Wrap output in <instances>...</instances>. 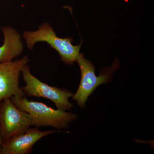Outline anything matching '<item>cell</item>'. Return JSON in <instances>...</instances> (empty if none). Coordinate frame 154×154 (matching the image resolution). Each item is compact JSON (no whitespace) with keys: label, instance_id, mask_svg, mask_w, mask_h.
<instances>
[{"label":"cell","instance_id":"obj_1","mask_svg":"<svg viewBox=\"0 0 154 154\" xmlns=\"http://www.w3.org/2000/svg\"><path fill=\"white\" fill-rule=\"evenodd\" d=\"M11 99L18 108L30 115L33 126L36 127L49 126L58 130L66 129L78 118L75 113L54 109L42 102L28 100L25 96L22 98L13 96Z\"/></svg>","mask_w":154,"mask_h":154},{"label":"cell","instance_id":"obj_2","mask_svg":"<svg viewBox=\"0 0 154 154\" xmlns=\"http://www.w3.org/2000/svg\"><path fill=\"white\" fill-rule=\"evenodd\" d=\"M76 62L79 66L81 79L78 90L72 96L81 108L85 107L88 97L94 91L102 84H107L112 79L113 72L120 66L117 59H116L112 66L102 70L99 75L95 73V67L90 60H87L83 54L80 53Z\"/></svg>","mask_w":154,"mask_h":154},{"label":"cell","instance_id":"obj_3","mask_svg":"<svg viewBox=\"0 0 154 154\" xmlns=\"http://www.w3.org/2000/svg\"><path fill=\"white\" fill-rule=\"evenodd\" d=\"M23 36L29 49H33L36 42H47L57 51L61 60L66 64L72 65L76 62L82 44V42L79 45H74L72 44L73 39L72 38L58 37L52 27L48 23L39 26L36 31H25Z\"/></svg>","mask_w":154,"mask_h":154},{"label":"cell","instance_id":"obj_4","mask_svg":"<svg viewBox=\"0 0 154 154\" xmlns=\"http://www.w3.org/2000/svg\"><path fill=\"white\" fill-rule=\"evenodd\" d=\"M22 73L25 85L21 88L25 95L28 97L34 96L49 99L59 110L64 111L72 110L74 105L69 99L72 97L73 94L70 91L42 82L31 73L28 65L22 70Z\"/></svg>","mask_w":154,"mask_h":154},{"label":"cell","instance_id":"obj_5","mask_svg":"<svg viewBox=\"0 0 154 154\" xmlns=\"http://www.w3.org/2000/svg\"><path fill=\"white\" fill-rule=\"evenodd\" d=\"M33 126L28 113L19 109L11 98L0 102V131L3 143Z\"/></svg>","mask_w":154,"mask_h":154},{"label":"cell","instance_id":"obj_6","mask_svg":"<svg viewBox=\"0 0 154 154\" xmlns=\"http://www.w3.org/2000/svg\"><path fill=\"white\" fill-rule=\"evenodd\" d=\"M29 61V58L26 56L19 60L0 62V102L13 96L25 97V93L19 86V77Z\"/></svg>","mask_w":154,"mask_h":154},{"label":"cell","instance_id":"obj_7","mask_svg":"<svg viewBox=\"0 0 154 154\" xmlns=\"http://www.w3.org/2000/svg\"><path fill=\"white\" fill-rule=\"evenodd\" d=\"M57 132L53 130L42 131L37 128H29L25 132L12 138L3 144L0 154H28L33 146L44 137Z\"/></svg>","mask_w":154,"mask_h":154},{"label":"cell","instance_id":"obj_8","mask_svg":"<svg viewBox=\"0 0 154 154\" xmlns=\"http://www.w3.org/2000/svg\"><path fill=\"white\" fill-rule=\"evenodd\" d=\"M2 30L4 41L0 47V62H8L21 55L24 46L21 35L14 28L7 26Z\"/></svg>","mask_w":154,"mask_h":154},{"label":"cell","instance_id":"obj_9","mask_svg":"<svg viewBox=\"0 0 154 154\" xmlns=\"http://www.w3.org/2000/svg\"><path fill=\"white\" fill-rule=\"evenodd\" d=\"M3 141L2 138V134H1V131H0V153L2 150V147Z\"/></svg>","mask_w":154,"mask_h":154}]
</instances>
